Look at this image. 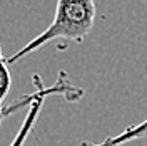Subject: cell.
I'll use <instances>...</instances> for the list:
<instances>
[{
	"instance_id": "obj_1",
	"label": "cell",
	"mask_w": 147,
	"mask_h": 146,
	"mask_svg": "<svg viewBox=\"0 0 147 146\" xmlns=\"http://www.w3.org/2000/svg\"><path fill=\"white\" fill-rule=\"evenodd\" d=\"M95 20V3L92 0H59L54 20L49 27L34 37L17 54L7 57V64H15L50 42H82L92 30Z\"/></svg>"
},
{
	"instance_id": "obj_2",
	"label": "cell",
	"mask_w": 147,
	"mask_h": 146,
	"mask_svg": "<svg viewBox=\"0 0 147 146\" xmlns=\"http://www.w3.org/2000/svg\"><path fill=\"white\" fill-rule=\"evenodd\" d=\"M147 138V119H144L142 123L134 124V126H129L127 129H124L119 134H114V136H107L105 139H102L99 143H94V141H82L80 146H124L125 143L130 141H136V139H142Z\"/></svg>"
},
{
	"instance_id": "obj_3",
	"label": "cell",
	"mask_w": 147,
	"mask_h": 146,
	"mask_svg": "<svg viewBox=\"0 0 147 146\" xmlns=\"http://www.w3.org/2000/svg\"><path fill=\"white\" fill-rule=\"evenodd\" d=\"M10 86H12V77L9 72V64L7 59L2 54V44H0V124H2V111H3V101L9 96L10 92Z\"/></svg>"
}]
</instances>
